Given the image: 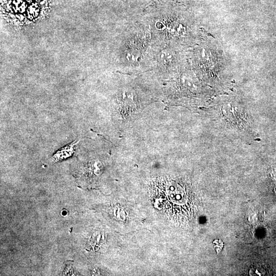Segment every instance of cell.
Returning a JSON list of instances; mask_svg holds the SVG:
<instances>
[{
    "label": "cell",
    "mask_w": 276,
    "mask_h": 276,
    "mask_svg": "<svg viewBox=\"0 0 276 276\" xmlns=\"http://www.w3.org/2000/svg\"><path fill=\"white\" fill-rule=\"evenodd\" d=\"M76 144H72L67 147L63 148L62 150H60L53 157V159L55 161H58L63 159L71 156L74 153V146Z\"/></svg>",
    "instance_id": "1"
}]
</instances>
